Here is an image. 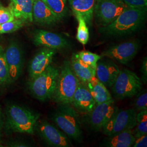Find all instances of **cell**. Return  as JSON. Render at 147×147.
Returning a JSON list of instances; mask_svg holds the SVG:
<instances>
[{"label":"cell","instance_id":"6da1fadb","mask_svg":"<svg viewBox=\"0 0 147 147\" xmlns=\"http://www.w3.org/2000/svg\"><path fill=\"white\" fill-rule=\"evenodd\" d=\"M147 7H129L115 21L101 27L99 32L110 37H121L131 34L140 29L146 18Z\"/></svg>","mask_w":147,"mask_h":147},{"label":"cell","instance_id":"7a4b0ae2","mask_svg":"<svg viewBox=\"0 0 147 147\" xmlns=\"http://www.w3.org/2000/svg\"><path fill=\"white\" fill-rule=\"evenodd\" d=\"M39 117V114L25 107L9 104L5 109L3 127L8 133L33 134Z\"/></svg>","mask_w":147,"mask_h":147},{"label":"cell","instance_id":"3957f363","mask_svg":"<svg viewBox=\"0 0 147 147\" xmlns=\"http://www.w3.org/2000/svg\"><path fill=\"white\" fill-rule=\"evenodd\" d=\"M51 119L70 139L78 142L82 141L79 114L71 104H59L51 115Z\"/></svg>","mask_w":147,"mask_h":147},{"label":"cell","instance_id":"277c9868","mask_svg":"<svg viewBox=\"0 0 147 147\" xmlns=\"http://www.w3.org/2000/svg\"><path fill=\"white\" fill-rule=\"evenodd\" d=\"M80 81L71 68L70 62L65 60L59 69L56 86L53 95L54 102L58 104H71Z\"/></svg>","mask_w":147,"mask_h":147},{"label":"cell","instance_id":"5b68a950","mask_svg":"<svg viewBox=\"0 0 147 147\" xmlns=\"http://www.w3.org/2000/svg\"><path fill=\"white\" fill-rule=\"evenodd\" d=\"M59 73V68L51 64L42 73L29 80L28 89L32 95L42 102L51 99L56 88Z\"/></svg>","mask_w":147,"mask_h":147},{"label":"cell","instance_id":"8992f818","mask_svg":"<svg viewBox=\"0 0 147 147\" xmlns=\"http://www.w3.org/2000/svg\"><path fill=\"white\" fill-rule=\"evenodd\" d=\"M143 82L136 74L127 69L120 70L111 87L114 97L123 100L135 96L142 90Z\"/></svg>","mask_w":147,"mask_h":147},{"label":"cell","instance_id":"52a82bcc","mask_svg":"<svg viewBox=\"0 0 147 147\" xmlns=\"http://www.w3.org/2000/svg\"><path fill=\"white\" fill-rule=\"evenodd\" d=\"M129 7L122 0H97L94 14L101 27L109 25Z\"/></svg>","mask_w":147,"mask_h":147},{"label":"cell","instance_id":"ba28073f","mask_svg":"<svg viewBox=\"0 0 147 147\" xmlns=\"http://www.w3.org/2000/svg\"><path fill=\"white\" fill-rule=\"evenodd\" d=\"M48 146L53 147L72 146L70 139L63 131L48 121L39 119L34 126V132Z\"/></svg>","mask_w":147,"mask_h":147},{"label":"cell","instance_id":"9c48e42d","mask_svg":"<svg viewBox=\"0 0 147 147\" xmlns=\"http://www.w3.org/2000/svg\"><path fill=\"white\" fill-rule=\"evenodd\" d=\"M119 110L113 99L96 104L94 109L86 114V123L95 131H100Z\"/></svg>","mask_w":147,"mask_h":147},{"label":"cell","instance_id":"30bf717a","mask_svg":"<svg viewBox=\"0 0 147 147\" xmlns=\"http://www.w3.org/2000/svg\"><path fill=\"white\" fill-rule=\"evenodd\" d=\"M136 110L135 109L118 110L102 129L106 136L131 129L136 125Z\"/></svg>","mask_w":147,"mask_h":147},{"label":"cell","instance_id":"8fae6325","mask_svg":"<svg viewBox=\"0 0 147 147\" xmlns=\"http://www.w3.org/2000/svg\"><path fill=\"white\" fill-rule=\"evenodd\" d=\"M5 54L11 84L19 79L22 73L25 63L24 53L20 45L12 40L5 49Z\"/></svg>","mask_w":147,"mask_h":147},{"label":"cell","instance_id":"7c38bea8","mask_svg":"<svg viewBox=\"0 0 147 147\" xmlns=\"http://www.w3.org/2000/svg\"><path fill=\"white\" fill-rule=\"evenodd\" d=\"M137 40H131L112 46L102 53V56L115 60L122 64L129 63L137 54L140 49Z\"/></svg>","mask_w":147,"mask_h":147},{"label":"cell","instance_id":"4fadbf2b","mask_svg":"<svg viewBox=\"0 0 147 147\" xmlns=\"http://www.w3.org/2000/svg\"><path fill=\"white\" fill-rule=\"evenodd\" d=\"M56 51L55 49L42 47L34 55L28 65L29 80L33 79L42 73L51 64Z\"/></svg>","mask_w":147,"mask_h":147},{"label":"cell","instance_id":"5bb4252c","mask_svg":"<svg viewBox=\"0 0 147 147\" xmlns=\"http://www.w3.org/2000/svg\"><path fill=\"white\" fill-rule=\"evenodd\" d=\"M32 41L37 47H48L56 50L68 45V40L61 35L43 30H36L34 31Z\"/></svg>","mask_w":147,"mask_h":147},{"label":"cell","instance_id":"9a60e30c","mask_svg":"<svg viewBox=\"0 0 147 147\" xmlns=\"http://www.w3.org/2000/svg\"><path fill=\"white\" fill-rule=\"evenodd\" d=\"M32 16L33 21L43 26H53L61 20L42 0H34Z\"/></svg>","mask_w":147,"mask_h":147},{"label":"cell","instance_id":"2e32d148","mask_svg":"<svg viewBox=\"0 0 147 147\" xmlns=\"http://www.w3.org/2000/svg\"><path fill=\"white\" fill-rule=\"evenodd\" d=\"M71 105L77 111L85 114L89 113L94 109L96 102L87 84L80 81L74 94Z\"/></svg>","mask_w":147,"mask_h":147},{"label":"cell","instance_id":"e0dca14e","mask_svg":"<svg viewBox=\"0 0 147 147\" xmlns=\"http://www.w3.org/2000/svg\"><path fill=\"white\" fill-rule=\"evenodd\" d=\"M118 66L111 60L101 59L98 62L95 69V77L107 88H111L119 73Z\"/></svg>","mask_w":147,"mask_h":147},{"label":"cell","instance_id":"ac0fdd59","mask_svg":"<svg viewBox=\"0 0 147 147\" xmlns=\"http://www.w3.org/2000/svg\"><path fill=\"white\" fill-rule=\"evenodd\" d=\"M33 2L34 0H11L8 8L16 19L32 22Z\"/></svg>","mask_w":147,"mask_h":147},{"label":"cell","instance_id":"d6986e66","mask_svg":"<svg viewBox=\"0 0 147 147\" xmlns=\"http://www.w3.org/2000/svg\"><path fill=\"white\" fill-rule=\"evenodd\" d=\"M74 14H81L87 24L91 25L97 0H68Z\"/></svg>","mask_w":147,"mask_h":147},{"label":"cell","instance_id":"ffe728a7","mask_svg":"<svg viewBox=\"0 0 147 147\" xmlns=\"http://www.w3.org/2000/svg\"><path fill=\"white\" fill-rule=\"evenodd\" d=\"M135 140V138L132 134V130L128 129L107 136L103 140L101 146L107 147H131Z\"/></svg>","mask_w":147,"mask_h":147},{"label":"cell","instance_id":"44dd1931","mask_svg":"<svg viewBox=\"0 0 147 147\" xmlns=\"http://www.w3.org/2000/svg\"><path fill=\"white\" fill-rule=\"evenodd\" d=\"M70 62L74 73L80 82L87 84L95 76V70L81 61L76 53L73 54Z\"/></svg>","mask_w":147,"mask_h":147},{"label":"cell","instance_id":"7402d4cb","mask_svg":"<svg viewBox=\"0 0 147 147\" xmlns=\"http://www.w3.org/2000/svg\"><path fill=\"white\" fill-rule=\"evenodd\" d=\"M87 85L96 104L105 102L113 99L107 88L95 76L92 78Z\"/></svg>","mask_w":147,"mask_h":147},{"label":"cell","instance_id":"603a6c76","mask_svg":"<svg viewBox=\"0 0 147 147\" xmlns=\"http://www.w3.org/2000/svg\"><path fill=\"white\" fill-rule=\"evenodd\" d=\"M78 22V26L77 28V33L76 38L79 42L82 45H86L88 42L89 39V29L84 18L79 14H74Z\"/></svg>","mask_w":147,"mask_h":147},{"label":"cell","instance_id":"cb8c5ba5","mask_svg":"<svg viewBox=\"0 0 147 147\" xmlns=\"http://www.w3.org/2000/svg\"><path fill=\"white\" fill-rule=\"evenodd\" d=\"M136 121V125L132 130L135 138L147 134V110L137 112Z\"/></svg>","mask_w":147,"mask_h":147},{"label":"cell","instance_id":"d4e9b609","mask_svg":"<svg viewBox=\"0 0 147 147\" xmlns=\"http://www.w3.org/2000/svg\"><path fill=\"white\" fill-rule=\"evenodd\" d=\"M42 1L62 20L68 14L67 0H42Z\"/></svg>","mask_w":147,"mask_h":147},{"label":"cell","instance_id":"484cf974","mask_svg":"<svg viewBox=\"0 0 147 147\" xmlns=\"http://www.w3.org/2000/svg\"><path fill=\"white\" fill-rule=\"evenodd\" d=\"M11 84L10 75L5 59V49L0 45V86Z\"/></svg>","mask_w":147,"mask_h":147},{"label":"cell","instance_id":"4316f807","mask_svg":"<svg viewBox=\"0 0 147 147\" xmlns=\"http://www.w3.org/2000/svg\"><path fill=\"white\" fill-rule=\"evenodd\" d=\"M78 58L83 62L87 64L95 70L98 62L101 58V56L88 51H81L76 53Z\"/></svg>","mask_w":147,"mask_h":147},{"label":"cell","instance_id":"83f0119b","mask_svg":"<svg viewBox=\"0 0 147 147\" xmlns=\"http://www.w3.org/2000/svg\"><path fill=\"white\" fill-rule=\"evenodd\" d=\"M26 22L21 19H14L0 25V35L11 33L18 31L25 24Z\"/></svg>","mask_w":147,"mask_h":147},{"label":"cell","instance_id":"f1b7e54d","mask_svg":"<svg viewBox=\"0 0 147 147\" xmlns=\"http://www.w3.org/2000/svg\"><path fill=\"white\" fill-rule=\"evenodd\" d=\"M134 101V106L137 112L147 110V92L146 90L140 91Z\"/></svg>","mask_w":147,"mask_h":147},{"label":"cell","instance_id":"f546056e","mask_svg":"<svg viewBox=\"0 0 147 147\" xmlns=\"http://www.w3.org/2000/svg\"><path fill=\"white\" fill-rule=\"evenodd\" d=\"M14 19L16 18L8 7H5L3 5L0 6V25L6 22L13 21Z\"/></svg>","mask_w":147,"mask_h":147},{"label":"cell","instance_id":"4dcf8cb0","mask_svg":"<svg viewBox=\"0 0 147 147\" xmlns=\"http://www.w3.org/2000/svg\"><path fill=\"white\" fill-rule=\"evenodd\" d=\"M130 7L143 8L147 7V0H122Z\"/></svg>","mask_w":147,"mask_h":147},{"label":"cell","instance_id":"1f68e13d","mask_svg":"<svg viewBox=\"0 0 147 147\" xmlns=\"http://www.w3.org/2000/svg\"><path fill=\"white\" fill-rule=\"evenodd\" d=\"M140 72L142 76L141 79L143 84H147V58L144 57L142 60V63L140 68Z\"/></svg>","mask_w":147,"mask_h":147},{"label":"cell","instance_id":"d6a6232c","mask_svg":"<svg viewBox=\"0 0 147 147\" xmlns=\"http://www.w3.org/2000/svg\"><path fill=\"white\" fill-rule=\"evenodd\" d=\"M132 147H147V135H144L135 138V142Z\"/></svg>","mask_w":147,"mask_h":147},{"label":"cell","instance_id":"836d02e7","mask_svg":"<svg viewBox=\"0 0 147 147\" xmlns=\"http://www.w3.org/2000/svg\"><path fill=\"white\" fill-rule=\"evenodd\" d=\"M7 146L8 147H30L31 146L27 143L26 142L22 141H19V140H16V141H13L11 142H8L7 144Z\"/></svg>","mask_w":147,"mask_h":147},{"label":"cell","instance_id":"e575fe53","mask_svg":"<svg viewBox=\"0 0 147 147\" xmlns=\"http://www.w3.org/2000/svg\"><path fill=\"white\" fill-rule=\"evenodd\" d=\"M4 119H5V117L3 115L2 111L1 106H0V137H1V135L2 129L3 127Z\"/></svg>","mask_w":147,"mask_h":147},{"label":"cell","instance_id":"d590c367","mask_svg":"<svg viewBox=\"0 0 147 147\" xmlns=\"http://www.w3.org/2000/svg\"><path fill=\"white\" fill-rule=\"evenodd\" d=\"M1 5H2V4H1V3L0 2V6H1Z\"/></svg>","mask_w":147,"mask_h":147}]
</instances>
